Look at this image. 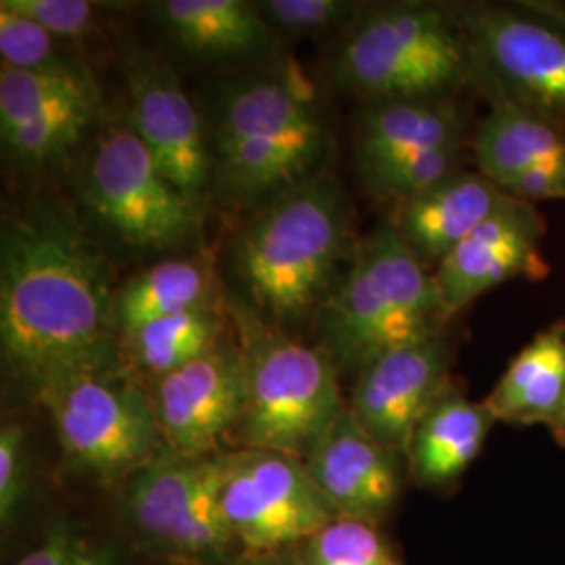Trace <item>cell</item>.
<instances>
[{
  "mask_svg": "<svg viewBox=\"0 0 565 565\" xmlns=\"http://www.w3.org/2000/svg\"><path fill=\"white\" fill-rule=\"evenodd\" d=\"M114 270L86 221L60 200L28 203L0 228V350L30 390L120 340Z\"/></svg>",
  "mask_w": 565,
  "mask_h": 565,
  "instance_id": "cell-1",
  "label": "cell"
},
{
  "mask_svg": "<svg viewBox=\"0 0 565 565\" xmlns=\"http://www.w3.org/2000/svg\"><path fill=\"white\" fill-rule=\"evenodd\" d=\"M352 202L324 172L249 212L228 243L224 279L233 310L289 335L315 321L354 260Z\"/></svg>",
  "mask_w": 565,
  "mask_h": 565,
  "instance_id": "cell-2",
  "label": "cell"
},
{
  "mask_svg": "<svg viewBox=\"0 0 565 565\" xmlns=\"http://www.w3.org/2000/svg\"><path fill=\"white\" fill-rule=\"evenodd\" d=\"M205 135L214 195L235 210L254 212L329 172L333 137L323 105L291 63L223 86Z\"/></svg>",
  "mask_w": 565,
  "mask_h": 565,
  "instance_id": "cell-3",
  "label": "cell"
},
{
  "mask_svg": "<svg viewBox=\"0 0 565 565\" xmlns=\"http://www.w3.org/2000/svg\"><path fill=\"white\" fill-rule=\"evenodd\" d=\"M51 419L67 465L102 484H121L168 452L149 387L120 340L61 364L30 390Z\"/></svg>",
  "mask_w": 565,
  "mask_h": 565,
  "instance_id": "cell-4",
  "label": "cell"
},
{
  "mask_svg": "<svg viewBox=\"0 0 565 565\" xmlns=\"http://www.w3.org/2000/svg\"><path fill=\"white\" fill-rule=\"evenodd\" d=\"M450 321L434 273L415 260L384 221L359 243L315 331L340 375L356 377L384 352L446 333Z\"/></svg>",
  "mask_w": 565,
  "mask_h": 565,
  "instance_id": "cell-5",
  "label": "cell"
},
{
  "mask_svg": "<svg viewBox=\"0 0 565 565\" xmlns=\"http://www.w3.org/2000/svg\"><path fill=\"white\" fill-rule=\"evenodd\" d=\"M333 78L361 103L459 97L473 57L452 2H377L345 30Z\"/></svg>",
  "mask_w": 565,
  "mask_h": 565,
  "instance_id": "cell-6",
  "label": "cell"
},
{
  "mask_svg": "<svg viewBox=\"0 0 565 565\" xmlns=\"http://www.w3.org/2000/svg\"><path fill=\"white\" fill-rule=\"evenodd\" d=\"M237 315L243 406L237 448L273 450L306 463L345 411L340 371L319 343H308Z\"/></svg>",
  "mask_w": 565,
  "mask_h": 565,
  "instance_id": "cell-7",
  "label": "cell"
},
{
  "mask_svg": "<svg viewBox=\"0 0 565 565\" xmlns=\"http://www.w3.org/2000/svg\"><path fill=\"white\" fill-rule=\"evenodd\" d=\"M78 200L86 218L126 249L182 256L202 242V207L163 174L128 121L95 132L82 158Z\"/></svg>",
  "mask_w": 565,
  "mask_h": 565,
  "instance_id": "cell-8",
  "label": "cell"
},
{
  "mask_svg": "<svg viewBox=\"0 0 565 565\" xmlns=\"http://www.w3.org/2000/svg\"><path fill=\"white\" fill-rule=\"evenodd\" d=\"M223 455L163 452L121 482V518L151 551L181 565H233L242 557L221 509Z\"/></svg>",
  "mask_w": 565,
  "mask_h": 565,
  "instance_id": "cell-9",
  "label": "cell"
},
{
  "mask_svg": "<svg viewBox=\"0 0 565 565\" xmlns=\"http://www.w3.org/2000/svg\"><path fill=\"white\" fill-rule=\"evenodd\" d=\"M473 57V86L565 130V25L534 0L452 2Z\"/></svg>",
  "mask_w": 565,
  "mask_h": 565,
  "instance_id": "cell-10",
  "label": "cell"
},
{
  "mask_svg": "<svg viewBox=\"0 0 565 565\" xmlns=\"http://www.w3.org/2000/svg\"><path fill=\"white\" fill-rule=\"evenodd\" d=\"M218 497L243 553L298 548L338 518L306 465L273 450L224 452Z\"/></svg>",
  "mask_w": 565,
  "mask_h": 565,
  "instance_id": "cell-11",
  "label": "cell"
},
{
  "mask_svg": "<svg viewBox=\"0 0 565 565\" xmlns=\"http://www.w3.org/2000/svg\"><path fill=\"white\" fill-rule=\"evenodd\" d=\"M121 74L130 97L128 126L163 174L205 210L214 195L205 121L174 70L153 51L128 44L121 51Z\"/></svg>",
  "mask_w": 565,
  "mask_h": 565,
  "instance_id": "cell-12",
  "label": "cell"
},
{
  "mask_svg": "<svg viewBox=\"0 0 565 565\" xmlns=\"http://www.w3.org/2000/svg\"><path fill=\"white\" fill-rule=\"evenodd\" d=\"M168 452L200 459L235 445L243 406L242 345L224 333L202 356L145 382Z\"/></svg>",
  "mask_w": 565,
  "mask_h": 565,
  "instance_id": "cell-13",
  "label": "cell"
},
{
  "mask_svg": "<svg viewBox=\"0 0 565 565\" xmlns=\"http://www.w3.org/2000/svg\"><path fill=\"white\" fill-rule=\"evenodd\" d=\"M452 359L448 331L384 352L354 377L345 408L377 445L404 459L415 427L452 382Z\"/></svg>",
  "mask_w": 565,
  "mask_h": 565,
  "instance_id": "cell-14",
  "label": "cell"
},
{
  "mask_svg": "<svg viewBox=\"0 0 565 565\" xmlns=\"http://www.w3.org/2000/svg\"><path fill=\"white\" fill-rule=\"evenodd\" d=\"M545 231L534 203L509 195L434 273L450 319L503 282L546 279L551 268L541 249Z\"/></svg>",
  "mask_w": 565,
  "mask_h": 565,
  "instance_id": "cell-15",
  "label": "cell"
},
{
  "mask_svg": "<svg viewBox=\"0 0 565 565\" xmlns=\"http://www.w3.org/2000/svg\"><path fill=\"white\" fill-rule=\"evenodd\" d=\"M303 465L338 518L380 525L403 497V457L377 445L348 408Z\"/></svg>",
  "mask_w": 565,
  "mask_h": 565,
  "instance_id": "cell-16",
  "label": "cell"
},
{
  "mask_svg": "<svg viewBox=\"0 0 565 565\" xmlns=\"http://www.w3.org/2000/svg\"><path fill=\"white\" fill-rule=\"evenodd\" d=\"M507 198L499 184L478 170H461L427 193L394 203V214L387 223L394 226L415 260L436 273Z\"/></svg>",
  "mask_w": 565,
  "mask_h": 565,
  "instance_id": "cell-17",
  "label": "cell"
},
{
  "mask_svg": "<svg viewBox=\"0 0 565 565\" xmlns=\"http://www.w3.org/2000/svg\"><path fill=\"white\" fill-rule=\"evenodd\" d=\"M471 128L459 97H413L361 103L354 128L359 174L417 151L469 142Z\"/></svg>",
  "mask_w": 565,
  "mask_h": 565,
  "instance_id": "cell-18",
  "label": "cell"
},
{
  "mask_svg": "<svg viewBox=\"0 0 565 565\" xmlns=\"http://www.w3.org/2000/svg\"><path fill=\"white\" fill-rule=\"evenodd\" d=\"M494 424L484 401H471L452 380L411 436L404 457L408 476L431 490L457 484L484 450Z\"/></svg>",
  "mask_w": 565,
  "mask_h": 565,
  "instance_id": "cell-19",
  "label": "cell"
},
{
  "mask_svg": "<svg viewBox=\"0 0 565 565\" xmlns=\"http://www.w3.org/2000/svg\"><path fill=\"white\" fill-rule=\"evenodd\" d=\"M158 25L186 55L205 61L249 60L275 49V30L258 2L162 0L151 4Z\"/></svg>",
  "mask_w": 565,
  "mask_h": 565,
  "instance_id": "cell-20",
  "label": "cell"
},
{
  "mask_svg": "<svg viewBox=\"0 0 565 565\" xmlns=\"http://www.w3.org/2000/svg\"><path fill=\"white\" fill-rule=\"evenodd\" d=\"M488 114L476 121L469 153L476 170L499 184L541 166L565 163V130L503 97H486Z\"/></svg>",
  "mask_w": 565,
  "mask_h": 565,
  "instance_id": "cell-21",
  "label": "cell"
},
{
  "mask_svg": "<svg viewBox=\"0 0 565 565\" xmlns=\"http://www.w3.org/2000/svg\"><path fill=\"white\" fill-rule=\"evenodd\" d=\"M484 404L497 424L553 425L565 404V317L511 359Z\"/></svg>",
  "mask_w": 565,
  "mask_h": 565,
  "instance_id": "cell-22",
  "label": "cell"
},
{
  "mask_svg": "<svg viewBox=\"0 0 565 565\" xmlns=\"http://www.w3.org/2000/svg\"><path fill=\"white\" fill-rule=\"evenodd\" d=\"M218 277L214 266L193 256H172L147 266L116 291L118 338L158 319L214 308Z\"/></svg>",
  "mask_w": 565,
  "mask_h": 565,
  "instance_id": "cell-23",
  "label": "cell"
},
{
  "mask_svg": "<svg viewBox=\"0 0 565 565\" xmlns=\"http://www.w3.org/2000/svg\"><path fill=\"white\" fill-rule=\"evenodd\" d=\"M224 333L223 312L218 306L191 310L124 333L120 335L121 354L145 382H151L195 361Z\"/></svg>",
  "mask_w": 565,
  "mask_h": 565,
  "instance_id": "cell-24",
  "label": "cell"
},
{
  "mask_svg": "<svg viewBox=\"0 0 565 565\" xmlns=\"http://www.w3.org/2000/svg\"><path fill=\"white\" fill-rule=\"evenodd\" d=\"M102 93L65 105L4 137V158L23 174L60 170L90 141L95 126L102 124Z\"/></svg>",
  "mask_w": 565,
  "mask_h": 565,
  "instance_id": "cell-25",
  "label": "cell"
},
{
  "mask_svg": "<svg viewBox=\"0 0 565 565\" xmlns=\"http://www.w3.org/2000/svg\"><path fill=\"white\" fill-rule=\"evenodd\" d=\"M102 93L86 67L67 72H20L0 70V139L23 126L41 120L65 105Z\"/></svg>",
  "mask_w": 565,
  "mask_h": 565,
  "instance_id": "cell-26",
  "label": "cell"
},
{
  "mask_svg": "<svg viewBox=\"0 0 565 565\" xmlns=\"http://www.w3.org/2000/svg\"><path fill=\"white\" fill-rule=\"evenodd\" d=\"M467 151H469V142L443 145V147L417 151L413 156H406L394 162L375 166L359 177L377 200L401 203L427 193L429 189L459 174L465 170Z\"/></svg>",
  "mask_w": 565,
  "mask_h": 565,
  "instance_id": "cell-27",
  "label": "cell"
},
{
  "mask_svg": "<svg viewBox=\"0 0 565 565\" xmlns=\"http://www.w3.org/2000/svg\"><path fill=\"white\" fill-rule=\"evenodd\" d=\"M72 44L44 30L41 23L0 4L2 67L39 74L86 67Z\"/></svg>",
  "mask_w": 565,
  "mask_h": 565,
  "instance_id": "cell-28",
  "label": "cell"
},
{
  "mask_svg": "<svg viewBox=\"0 0 565 565\" xmlns=\"http://www.w3.org/2000/svg\"><path fill=\"white\" fill-rule=\"evenodd\" d=\"M303 565H401L380 525L335 518L298 546Z\"/></svg>",
  "mask_w": 565,
  "mask_h": 565,
  "instance_id": "cell-29",
  "label": "cell"
},
{
  "mask_svg": "<svg viewBox=\"0 0 565 565\" xmlns=\"http://www.w3.org/2000/svg\"><path fill=\"white\" fill-rule=\"evenodd\" d=\"M266 23L287 36H317L348 30L361 15L364 2L354 0H264L258 2Z\"/></svg>",
  "mask_w": 565,
  "mask_h": 565,
  "instance_id": "cell-30",
  "label": "cell"
},
{
  "mask_svg": "<svg viewBox=\"0 0 565 565\" xmlns=\"http://www.w3.org/2000/svg\"><path fill=\"white\" fill-rule=\"evenodd\" d=\"M11 565H120V557L114 545L97 541L81 527L57 524Z\"/></svg>",
  "mask_w": 565,
  "mask_h": 565,
  "instance_id": "cell-31",
  "label": "cell"
},
{
  "mask_svg": "<svg viewBox=\"0 0 565 565\" xmlns=\"http://www.w3.org/2000/svg\"><path fill=\"white\" fill-rule=\"evenodd\" d=\"M2 7L41 23L61 41L76 42L93 34L99 21V4L88 0H2Z\"/></svg>",
  "mask_w": 565,
  "mask_h": 565,
  "instance_id": "cell-32",
  "label": "cell"
},
{
  "mask_svg": "<svg viewBox=\"0 0 565 565\" xmlns=\"http://www.w3.org/2000/svg\"><path fill=\"white\" fill-rule=\"evenodd\" d=\"M28 443L25 429L18 422L0 427V524L11 530L20 515L28 482Z\"/></svg>",
  "mask_w": 565,
  "mask_h": 565,
  "instance_id": "cell-33",
  "label": "cell"
},
{
  "mask_svg": "<svg viewBox=\"0 0 565 565\" xmlns=\"http://www.w3.org/2000/svg\"><path fill=\"white\" fill-rule=\"evenodd\" d=\"M233 565H303L298 548H287L277 553H243Z\"/></svg>",
  "mask_w": 565,
  "mask_h": 565,
  "instance_id": "cell-34",
  "label": "cell"
},
{
  "mask_svg": "<svg viewBox=\"0 0 565 565\" xmlns=\"http://www.w3.org/2000/svg\"><path fill=\"white\" fill-rule=\"evenodd\" d=\"M536 7H541L548 15L562 21L565 25V0H534Z\"/></svg>",
  "mask_w": 565,
  "mask_h": 565,
  "instance_id": "cell-35",
  "label": "cell"
},
{
  "mask_svg": "<svg viewBox=\"0 0 565 565\" xmlns=\"http://www.w3.org/2000/svg\"><path fill=\"white\" fill-rule=\"evenodd\" d=\"M548 431L553 434V438H555V443L559 446H564L565 448V404L564 408H562V413L557 415V419L553 422V425L548 427Z\"/></svg>",
  "mask_w": 565,
  "mask_h": 565,
  "instance_id": "cell-36",
  "label": "cell"
}]
</instances>
